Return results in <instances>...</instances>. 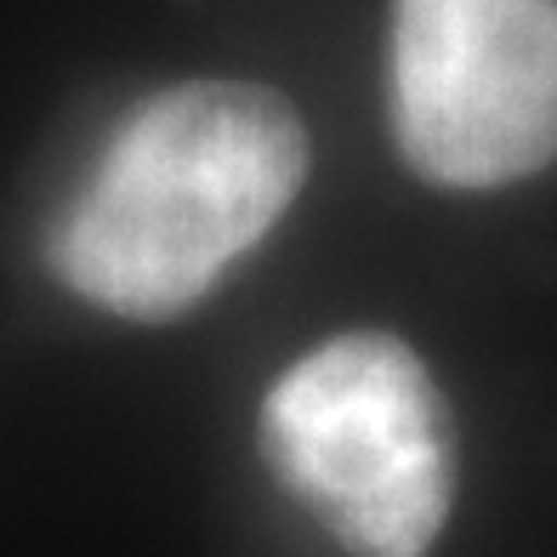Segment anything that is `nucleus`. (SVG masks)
<instances>
[{
    "instance_id": "obj_1",
    "label": "nucleus",
    "mask_w": 557,
    "mask_h": 557,
    "mask_svg": "<svg viewBox=\"0 0 557 557\" xmlns=\"http://www.w3.org/2000/svg\"><path fill=\"white\" fill-rule=\"evenodd\" d=\"M308 176V132L268 86H171L120 125L46 239L63 285L103 313H188Z\"/></svg>"
},
{
    "instance_id": "obj_2",
    "label": "nucleus",
    "mask_w": 557,
    "mask_h": 557,
    "mask_svg": "<svg viewBox=\"0 0 557 557\" xmlns=\"http://www.w3.org/2000/svg\"><path fill=\"white\" fill-rule=\"evenodd\" d=\"M262 455L352 557H426L455 500L444 393L398 336L313 347L262 398Z\"/></svg>"
},
{
    "instance_id": "obj_3",
    "label": "nucleus",
    "mask_w": 557,
    "mask_h": 557,
    "mask_svg": "<svg viewBox=\"0 0 557 557\" xmlns=\"http://www.w3.org/2000/svg\"><path fill=\"white\" fill-rule=\"evenodd\" d=\"M393 137L438 188H506L557 160V0H393Z\"/></svg>"
}]
</instances>
